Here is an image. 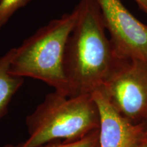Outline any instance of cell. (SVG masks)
<instances>
[{
	"label": "cell",
	"instance_id": "obj_1",
	"mask_svg": "<svg viewBox=\"0 0 147 147\" xmlns=\"http://www.w3.org/2000/svg\"><path fill=\"white\" fill-rule=\"evenodd\" d=\"M79 14L66 45L64 70L69 97L102 89L123 59L116 52L95 0H80Z\"/></svg>",
	"mask_w": 147,
	"mask_h": 147
},
{
	"label": "cell",
	"instance_id": "obj_2",
	"mask_svg": "<svg viewBox=\"0 0 147 147\" xmlns=\"http://www.w3.org/2000/svg\"><path fill=\"white\" fill-rule=\"evenodd\" d=\"M79 14L77 5L69 13L51 20L14 48L10 73L13 76L41 80L55 91L69 97L64 70L66 45Z\"/></svg>",
	"mask_w": 147,
	"mask_h": 147
},
{
	"label": "cell",
	"instance_id": "obj_3",
	"mask_svg": "<svg viewBox=\"0 0 147 147\" xmlns=\"http://www.w3.org/2000/svg\"><path fill=\"white\" fill-rule=\"evenodd\" d=\"M25 123L29 136L22 147H40L63 139L81 138L100 126V112L93 94L67 97L57 91L27 115Z\"/></svg>",
	"mask_w": 147,
	"mask_h": 147
},
{
	"label": "cell",
	"instance_id": "obj_4",
	"mask_svg": "<svg viewBox=\"0 0 147 147\" xmlns=\"http://www.w3.org/2000/svg\"><path fill=\"white\" fill-rule=\"evenodd\" d=\"M101 90L118 113L139 124L147 119V62L123 59Z\"/></svg>",
	"mask_w": 147,
	"mask_h": 147
},
{
	"label": "cell",
	"instance_id": "obj_5",
	"mask_svg": "<svg viewBox=\"0 0 147 147\" xmlns=\"http://www.w3.org/2000/svg\"><path fill=\"white\" fill-rule=\"evenodd\" d=\"M95 1L119 56L147 62V25L136 18L121 0Z\"/></svg>",
	"mask_w": 147,
	"mask_h": 147
},
{
	"label": "cell",
	"instance_id": "obj_6",
	"mask_svg": "<svg viewBox=\"0 0 147 147\" xmlns=\"http://www.w3.org/2000/svg\"><path fill=\"white\" fill-rule=\"evenodd\" d=\"M93 96L100 112V147H136L142 144L144 123L134 124L123 117L101 90Z\"/></svg>",
	"mask_w": 147,
	"mask_h": 147
},
{
	"label": "cell",
	"instance_id": "obj_7",
	"mask_svg": "<svg viewBox=\"0 0 147 147\" xmlns=\"http://www.w3.org/2000/svg\"><path fill=\"white\" fill-rule=\"evenodd\" d=\"M14 51V48H12L0 57V119L8 113L11 101L25 81L24 78L10 73Z\"/></svg>",
	"mask_w": 147,
	"mask_h": 147
},
{
	"label": "cell",
	"instance_id": "obj_8",
	"mask_svg": "<svg viewBox=\"0 0 147 147\" xmlns=\"http://www.w3.org/2000/svg\"><path fill=\"white\" fill-rule=\"evenodd\" d=\"M99 129L95 130L80 139L63 140V142L54 141L40 147H100Z\"/></svg>",
	"mask_w": 147,
	"mask_h": 147
},
{
	"label": "cell",
	"instance_id": "obj_9",
	"mask_svg": "<svg viewBox=\"0 0 147 147\" xmlns=\"http://www.w3.org/2000/svg\"><path fill=\"white\" fill-rule=\"evenodd\" d=\"M32 0H0V31L14 13Z\"/></svg>",
	"mask_w": 147,
	"mask_h": 147
},
{
	"label": "cell",
	"instance_id": "obj_10",
	"mask_svg": "<svg viewBox=\"0 0 147 147\" xmlns=\"http://www.w3.org/2000/svg\"><path fill=\"white\" fill-rule=\"evenodd\" d=\"M135 1L140 10L147 15V0H134Z\"/></svg>",
	"mask_w": 147,
	"mask_h": 147
},
{
	"label": "cell",
	"instance_id": "obj_11",
	"mask_svg": "<svg viewBox=\"0 0 147 147\" xmlns=\"http://www.w3.org/2000/svg\"><path fill=\"white\" fill-rule=\"evenodd\" d=\"M144 123V136H143V143L147 144V119Z\"/></svg>",
	"mask_w": 147,
	"mask_h": 147
},
{
	"label": "cell",
	"instance_id": "obj_12",
	"mask_svg": "<svg viewBox=\"0 0 147 147\" xmlns=\"http://www.w3.org/2000/svg\"><path fill=\"white\" fill-rule=\"evenodd\" d=\"M0 147H22V146H21V144H18L16 145H14L12 144H5V145H3V146H1Z\"/></svg>",
	"mask_w": 147,
	"mask_h": 147
},
{
	"label": "cell",
	"instance_id": "obj_13",
	"mask_svg": "<svg viewBox=\"0 0 147 147\" xmlns=\"http://www.w3.org/2000/svg\"><path fill=\"white\" fill-rule=\"evenodd\" d=\"M136 147H147V144H145V143H142V144L138 145V146Z\"/></svg>",
	"mask_w": 147,
	"mask_h": 147
}]
</instances>
